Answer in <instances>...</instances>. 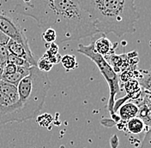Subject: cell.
Returning a JSON list of instances; mask_svg holds the SVG:
<instances>
[{
    "label": "cell",
    "instance_id": "3",
    "mask_svg": "<svg viewBox=\"0 0 151 148\" xmlns=\"http://www.w3.org/2000/svg\"><path fill=\"white\" fill-rule=\"evenodd\" d=\"M51 82L47 73L41 72L36 66L30 69V73L17 86L21 109L17 122L36 118L46 101Z\"/></svg>",
    "mask_w": 151,
    "mask_h": 148
},
{
    "label": "cell",
    "instance_id": "13",
    "mask_svg": "<svg viewBox=\"0 0 151 148\" xmlns=\"http://www.w3.org/2000/svg\"><path fill=\"white\" fill-rule=\"evenodd\" d=\"M60 63L62 64L63 67L67 71L74 70L78 67V63L76 61L75 55H70V54L64 55L61 58Z\"/></svg>",
    "mask_w": 151,
    "mask_h": 148
},
{
    "label": "cell",
    "instance_id": "2",
    "mask_svg": "<svg viewBox=\"0 0 151 148\" xmlns=\"http://www.w3.org/2000/svg\"><path fill=\"white\" fill-rule=\"evenodd\" d=\"M82 7L90 14L99 33L114 34L122 37L136 31L139 14L133 0H79Z\"/></svg>",
    "mask_w": 151,
    "mask_h": 148
},
{
    "label": "cell",
    "instance_id": "23",
    "mask_svg": "<svg viewBox=\"0 0 151 148\" xmlns=\"http://www.w3.org/2000/svg\"><path fill=\"white\" fill-rule=\"evenodd\" d=\"M119 144V140L117 134H113L110 138V147L111 148H118Z\"/></svg>",
    "mask_w": 151,
    "mask_h": 148
},
{
    "label": "cell",
    "instance_id": "18",
    "mask_svg": "<svg viewBox=\"0 0 151 148\" xmlns=\"http://www.w3.org/2000/svg\"><path fill=\"white\" fill-rule=\"evenodd\" d=\"M44 56L47 58V60L52 64V65L58 64L61 62V58H62V56L60 55L59 53L58 54H52V53H49V52H47L44 54Z\"/></svg>",
    "mask_w": 151,
    "mask_h": 148
},
{
    "label": "cell",
    "instance_id": "16",
    "mask_svg": "<svg viewBox=\"0 0 151 148\" xmlns=\"http://www.w3.org/2000/svg\"><path fill=\"white\" fill-rule=\"evenodd\" d=\"M8 64H12L16 65L17 67H26V68H31L33 67L30 64H28L27 61L17 57V56H15L9 54V60H8Z\"/></svg>",
    "mask_w": 151,
    "mask_h": 148
},
{
    "label": "cell",
    "instance_id": "21",
    "mask_svg": "<svg viewBox=\"0 0 151 148\" xmlns=\"http://www.w3.org/2000/svg\"><path fill=\"white\" fill-rule=\"evenodd\" d=\"M141 148H151V129L146 133Z\"/></svg>",
    "mask_w": 151,
    "mask_h": 148
},
{
    "label": "cell",
    "instance_id": "6",
    "mask_svg": "<svg viewBox=\"0 0 151 148\" xmlns=\"http://www.w3.org/2000/svg\"><path fill=\"white\" fill-rule=\"evenodd\" d=\"M0 32L6 36L20 44L23 45L28 49H30L28 39L26 37L22 28L18 23L12 19L9 15L0 10Z\"/></svg>",
    "mask_w": 151,
    "mask_h": 148
},
{
    "label": "cell",
    "instance_id": "15",
    "mask_svg": "<svg viewBox=\"0 0 151 148\" xmlns=\"http://www.w3.org/2000/svg\"><path fill=\"white\" fill-rule=\"evenodd\" d=\"M41 37L44 39V41L46 42V44H50V43H54L57 40V34L55 31L53 29L48 28L46 29L42 34Z\"/></svg>",
    "mask_w": 151,
    "mask_h": 148
},
{
    "label": "cell",
    "instance_id": "8",
    "mask_svg": "<svg viewBox=\"0 0 151 148\" xmlns=\"http://www.w3.org/2000/svg\"><path fill=\"white\" fill-rule=\"evenodd\" d=\"M94 47L95 51L99 53L101 56L106 60L110 56L114 54V51L116 49L117 44H113L112 41L105 36H101L100 38L93 39Z\"/></svg>",
    "mask_w": 151,
    "mask_h": 148
},
{
    "label": "cell",
    "instance_id": "5",
    "mask_svg": "<svg viewBox=\"0 0 151 148\" xmlns=\"http://www.w3.org/2000/svg\"><path fill=\"white\" fill-rule=\"evenodd\" d=\"M21 109L17 87L0 81V125L17 122Z\"/></svg>",
    "mask_w": 151,
    "mask_h": 148
},
{
    "label": "cell",
    "instance_id": "14",
    "mask_svg": "<svg viewBox=\"0 0 151 148\" xmlns=\"http://www.w3.org/2000/svg\"><path fill=\"white\" fill-rule=\"evenodd\" d=\"M36 67L38 68V69L40 70L41 72L47 73L52 69L53 65L44 56H42L36 62Z\"/></svg>",
    "mask_w": 151,
    "mask_h": 148
},
{
    "label": "cell",
    "instance_id": "11",
    "mask_svg": "<svg viewBox=\"0 0 151 148\" xmlns=\"http://www.w3.org/2000/svg\"><path fill=\"white\" fill-rule=\"evenodd\" d=\"M30 69L31 68H26V67H17V70L16 73L8 75H4L2 80L8 82L9 84H12L14 86H18L20 82L28 76L30 73Z\"/></svg>",
    "mask_w": 151,
    "mask_h": 148
},
{
    "label": "cell",
    "instance_id": "20",
    "mask_svg": "<svg viewBox=\"0 0 151 148\" xmlns=\"http://www.w3.org/2000/svg\"><path fill=\"white\" fill-rule=\"evenodd\" d=\"M17 70V66L16 65L12 64H8L5 66L4 69V74H3V76L4 75H8V74H11L16 73ZM3 78V77H2Z\"/></svg>",
    "mask_w": 151,
    "mask_h": 148
},
{
    "label": "cell",
    "instance_id": "12",
    "mask_svg": "<svg viewBox=\"0 0 151 148\" xmlns=\"http://www.w3.org/2000/svg\"><path fill=\"white\" fill-rule=\"evenodd\" d=\"M127 130L134 134H137L142 133L144 129V122L139 117H134L126 122Z\"/></svg>",
    "mask_w": 151,
    "mask_h": 148
},
{
    "label": "cell",
    "instance_id": "10",
    "mask_svg": "<svg viewBox=\"0 0 151 148\" xmlns=\"http://www.w3.org/2000/svg\"><path fill=\"white\" fill-rule=\"evenodd\" d=\"M119 118L123 122H127L132 118H134L138 114L139 109L134 103H124L121 107L119 108Z\"/></svg>",
    "mask_w": 151,
    "mask_h": 148
},
{
    "label": "cell",
    "instance_id": "9",
    "mask_svg": "<svg viewBox=\"0 0 151 148\" xmlns=\"http://www.w3.org/2000/svg\"><path fill=\"white\" fill-rule=\"evenodd\" d=\"M8 36H6L4 34L0 32V81L2 80L4 69L5 66L8 64L9 52L8 51V43L9 41Z\"/></svg>",
    "mask_w": 151,
    "mask_h": 148
},
{
    "label": "cell",
    "instance_id": "22",
    "mask_svg": "<svg viewBox=\"0 0 151 148\" xmlns=\"http://www.w3.org/2000/svg\"><path fill=\"white\" fill-rule=\"evenodd\" d=\"M47 47V52L52 53V54H58V46L56 43H50L45 45Z\"/></svg>",
    "mask_w": 151,
    "mask_h": 148
},
{
    "label": "cell",
    "instance_id": "7",
    "mask_svg": "<svg viewBox=\"0 0 151 148\" xmlns=\"http://www.w3.org/2000/svg\"><path fill=\"white\" fill-rule=\"evenodd\" d=\"M7 48H8L9 54L27 61L28 64H30L32 66H36V61L31 51V49L26 48L23 45L20 44L13 39H9Z\"/></svg>",
    "mask_w": 151,
    "mask_h": 148
},
{
    "label": "cell",
    "instance_id": "17",
    "mask_svg": "<svg viewBox=\"0 0 151 148\" xmlns=\"http://www.w3.org/2000/svg\"><path fill=\"white\" fill-rule=\"evenodd\" d=\"M36 121L40 127H48L52 122V117L48 113H45L41 116H38Z\"/></svg>",
    "mask_w": 151,
    "mask_h": 148
},
{
    "label": "cell",
    "instance_id": "24",
    "mask_svg": "<svg viewBox=\"0 0 151 148\" xmlns=\"http://www.w3.org/2000/svg\"><path fill=\"white\" fill-rule=\"evenodd\" d=\"M148 81H150V82H151V73H150V76L148 77ZM150 86H151V84H150Z\"/></svg>",
    "mask_w": 151,
    "mask_h": 148
},
{
    "label": "cell",
    "instance_id": "4",
    "mask_svg": "<svg viewBox=\"0 0 151 148\" xmlns=\"http://www.w3.org/2000/svg\"><path fill=\"white\" fill-rule=\"evenodd\" d=\"M76 51L88 56L89 59H91L96 66L98 67L100 72L103 75L104 79L106 80V83L109 87V99L107 104V110L110 113V116H113V107L115 104V97L118 93L120 92V86H119V78L117 73L113 70L111 65L107 63V61L104 58L103 56L97 53L94 50V42L93 40L88 46H84L83 44H80Z\"/></svg>",
    "mask_w": 151,
    "mask_h": 148
},
{
    "label": "cell",
    "instance_id": "1",
    "mask_svg": "<svg viewBox=\"0 0 151 148\" xmlns=\"http://www.w3.org/2000/svg\"><path fill=\"white\" fill-rule=\"evenodd\" d=\"M12 11L35 19L45 30L53 29L59 42L94 37L99 33L79 0H23L17 2Z\"/></svg>",
    "mask_w": 151,
    "mask_h": 148
},
{
    "label": "cell",
    "instance_id": "19",
    "mask_svg": "<svg viewBox=\"0 0 151 148\" xmlns=\"http://www.w3.org/2000/svg\"><path fill=\"white\" fill-rule=\"evenodd\" d=\"M125 89L127 93L131 94V93H135L136 90L138 89V83L137 81H129L127 83L125 84Z\"/></svg>",
    "mask_w": 151,
    "mask_h": 148
}]
</instances>
